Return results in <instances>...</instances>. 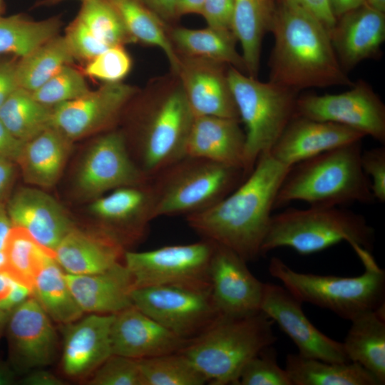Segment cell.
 <instances>
[{
	"label": "cell",
	"mask_w": 385,
	"mask_h": 385,
	"mask_svg": "<svg viewBox=\"0 0 385 385\" xmlns=\"http://www.w3.org/2000/svg\"><path fill=\"white\" fill-rule=\"evenodd\" d=\"M302 304L285 287L265 283L261 312L292 339L299 349L298 354L329 362L349 361L343 343L317 329L306 317Z\"/></svg>",
	"instance_id": "16"
},
{
	"label": "cell",
	"mask_w": 385,
	"mask_h": 385,
	"mask_svg": "<svg viewBox=\"0 0 385 385\" xmlns=\"http://www.w3.org/2000/svg\"><path fill=\"white\" fill-rule=\"evenodd\" d=\"M13 227L6 207L0 205V250L4 249L9 234Z\"/></svg>",
	"instance_id": "57"
},
{
	"label": "cell",
	"mask_w": 385,
	"mask_h": 385,
	"mask_svg": "<svg viewBox=\"0 0 385 385\" xmlns=\"http://www.w3.org/2000/svg\"><path fill=\"white\" fill-rule=\"evenodd\" d=\"M138 360L144 385H202L207 382L180 351Z\"/></svg>",
	"instance_id": "39"
},
{
	"label": "cell",
	"mask_w": 385,
	"mask_h": 385,
	"mask_svg": "<svg viewBox=\"0 0 385 385\" xmlns=\"http://www.w3.org/2000/svg\"><path fill=\"white\" fill-rule=\"evenodd\" d=\"M364 267V272L351 277L297 272L281 259L273 257L268 270L300 302L329 309L351 321L368 311L385 306V271L371 252L351 246Z\"/></svg>",
	"instance_id": "6"
},
{
	"label": "cell",
	"mask_w": 385,
	"mask_h": 385,
	"mask_svg": "<svg viewBox=\"0 0 385 385\" xmlns=\"http://www.w3.org/2000/svg\"><path fill=\"white\" fill-rule=\"evenodd\" d=\"M262 312L242 317L220 316L180 351L213 385L238 384L245 365L277 337Z\"/></svg>",
	"instance_id": "5"
},
{
	"label": "cell",
	"mask_w": 385,
	"mask_h": 385,
	"mask_svg": "<svg viewBox=\"0 0 385 385\" xmlns=\"http://www.w3.org/2000/svg\"><path fill=\"white\" fill-rule=\"evenodd\" d=\"M4 9V0H0V15L3 13Z\"/></svg>",
	"instance_id": "63"
},
{
	"label": "cell",
	"mask_w": 385,
	"mask_h": 385,
	"mask_svg": "<svg viewBox=\"0 0 385 385\" xmlns=\"http://www.w3.org/2000/svg\"><path fill=\"white\" fill-rule=\"evenodd\" d=\"M210 267L211 294L220 316L242 317L261 312L265 283L250 271L247 262L216 243Z\"/></svg>",
	"instance_id": "17"
},
{
	"label": "cell",
	"mask_w": 385,
	"mask_h": 385,
	"mask_svg": "<svg viewBox=\"0 0 385 385\" xmlns=\"http://www.w3.org/2000/svg\"><path fill=\"white\" fill-rule=\"evenodd\" d=\"M63 1H65V0H42L41 1L38 5H41V6H53V5H55L56 4H58ZM81 1H84V0H81Z\"/></svg>",
	"instance_id": "62"
},
{
	"label": "cell",
	"mask_w": 385,
	"mask_h": 385,
	"mask_svg": "<svg viewBox=\"0 0 385 385\" xmlns=\"http://www.w3.org/2000/svg\"><path fill=\"white\" fill-rule=\"evenodd\" d=\"M6 259L4 250H0V272L6 270Z\"/></svg>",
	"instance_id": "61"
},
{
	"label": "cell",
	"mask_w": 385,
	"mask_h": 385,
	"mask_svg": "<svg viewBox=\"0 0 385 385\" xmlns=\"http://www.w3.org/2000/svg\"><path fill=\"white\" fill-rule=\"evenodd\" d=\"M180 57L176 76L194 115L217 116L240 121L226 65L200 58Z\"/></svg>",
	"instance_id": "19"
},
{
	"label": "cell",
	"mask_w": 385,
	"mask_h": 385,
	"mask_svg": "<svg viewBox=\"0 0 385 385\" xmlns=\"http://www.w3.org/2000/svg\"><path fill=\"white\" fill-rule=\"evenodd\" d=\"M68 287L84 313L115 314L133 306L131 275L123 263L91 274L66 273Z\"/></svg>",
	"instance_id": "27"
},
{
	"label": "cell",
	"mask_w": 385,
	"mask_h": 385,
	"mask_svg": "<svg viewBox=\"0 0 385 385\" xmlns=\"http://www.w3.org/2000/svg\"><path fill=\"white\" fill-rule=\"evenodd\" d=\"M32 294L31 287L15 279L6 295L0 299V309L9 313Z\"/></svg>",
	"instance_id": "49"
},
{
	"label": "cell",
	"mask_w": 385,
	"mask_h": 385,
	"mask_svg": "<svg viewBox=\"0 0 385 385\" xmlns=\"http://www.w3.org/2000/svg\"><path fill=\"white\" fill-rule=\"evenodd\" d=\"M240 123L217 116H195L186 140L185 155L244 170L246 138Z\"/></svg>",
	"instance_id": "25"
},
{
	"label": "cell",
	"mask_w": 385,
	"mask_h": 385,
	"mask_svg": "<svg viewBox=\"0 0 385 385\" xmlns=\"http://www.w3.org/2000/svg\"><path fill=\"white\" fill-rule=\"evenodd\" d=\"M65 37L74 58L88 61L111 47L97 38L76 18L68 27Z\"/></svg>",
	"instance_id": "45"
},
{
	"label": "cell",
	"mask_w": 385,
	"mask_h": 385,
	"mask_svg": "<svg viewBox=\"0 0 385 385\" xmlns=\"http://www.w3.org/2000/svg\"><path fill=\"white\" fill-rule=\"evenodd\" d=\"M205 0H177L175 6L176 17L195 14L201 15Z\"/></svg>",
	"instance_id": "54"
},
{
	"label": "cell",
	"mask_w": 385,
	"mask_h": 385,
	"mask_svg": "<svg viewBox=\"0 0 385 385\" xmlns=\"http://www.w3.org/2000/svg\"><path fill=\"white\" fill-rule=\"evenodd\" d=\"M329 2L337 19L346 12L363 4L365 0H329Z\"/></svg>",
	"instance_id": "56"
},
{
	"label": "cell",
	"mask_w": 385,
	"mask_h": 385,
	"mask_svg": "<svg viewBox=\"0 0 385 385\" xmlns=\"http://www.w3.org/2000/svg\"><path fill=\"white\" fill-rule=\"evenodd\" d=\"M338 94L298 97L294 116L347 126L385 143V106L366 82L359 80Z\"/></svg>",
	"instance_id": "12"
},
{
	"label": "cell",
	"mask_w": 385,
	"mask_h": 385,
	"mask_svg": "<svg viewBox=\"0 0 385 385\" xmlns=\"http://www.w3.org/2000/svg\"><path fill=\"white\" fill-rule=\"evenodd\" d=\"M239 385H292L284 369L277 364V351L272 345L262 349L243 367Z\"/></svg>",
	"instance_id": "42"
},
{
	"label": "cell",
	"mask_w": 385,
	"mask_h": 385,
	"mask_svg": "<svg viewBox=\"0 0 385 385\" xmlns=\"http://www.w3.org/2000/svg\"><path fill=\"white\" fill-rule=\"evenodd\" d=\"M233 0H205L201 15L207 26L216 30L232 32Z\"/></svg>",
	"instance_id": "47"
},
{
	"label": "cell",
	"mask_w": 385,
	"mask_h": 385,
	"mask_svg": "<svg viewBox=\"0 0 385 385\" xmlns=\"http://www.w3.org/2000/svg\"><path fill=\"white\" fill-rule=\"evenodd\" d=\"M276 6V0H233L231 29L241 44L249 76H257L262 40L271 31Z\"/></svg>",
	"instance_id": "29"
},
{
	"label": "cell",
	"mask_w": 385,
	"mask_h": 385,
	"mask_svg": "<svg viewBox=\"0 0 385 385\" xmlns=\"http://www.w3.org/2000/svg\"><path fill=\"white\" fill-rule=\"evenodd\" d=\"M329 33L339 63L346 73L379 54L385 39L384 12L364 2L337 19Z\"/></svg>",
	"instance_id": "23"
},
{
	"label": "cell",
	"mask_w": 385,
	"mask_h": 385,
	"mask_svg": "<svg viewBox=\"0 0 385 385\" xmlns=\"http://www.w3.org/2000/svg\"><path fill=\"white\" fill-rule=\"evenodd\" d=\"M115 314H88L63 324L61 368L72 379L91 376L111 354Z\"/></svg>",
	"instance_id": "20"
},
{
	"label": "cell",
	"mask_w": 385,
	"mask_h": 385,
	"mask_svg": "<svg viewBox=\"0 0 385 385\" xmlns=\"http://www.w3.org/2000/svg\"><path fill=\"white\" fill-rule=\"evenodd\" d=\"M14 279L6 270L0 272V299L6 295Z\"/></svg>",
	"instance_id": "59"
},
{
	"label": "cell",
	"mask_w": 385,
	"mask_h": 385,
	"mask_svg": "<svg viewBox=\"0 0 385 385\" xmlns=\"http://www.w3.org/2000/svg\"><path fill=\"white\" fill-rule=\"evenodd\" d=\"M342 241L371 252L374 230L363 215L339 207L289 208L272 215L261 256L283 247L309 255Z\"/></svg>",
	"instance_id": "7"
},
{
	"label": "cell",
	"mask_w": 385,
	"mask_h": 385,
	"mask_svg": "<svg viewBox=\"0 0 385 385\" xmlns=\"http://www.w3.org/2000/svg\"><path fill=\"white\" fill-rule=\"evenodd\" d=\"M137 93L122 82L106 83L95 91L53 107L52 127L71 141L111 126Z\"/></svg>",
	"instance_id": "14"
},
{
	"label": "cell",
	"mask_w": 385,
	"mask_h": 385,
	"mask_svg": "<svg viewBox=\"0 0 385 385\" xmlns=\"http://www.w3.org/2000/svg\"><path fill=\"white\" fill-rule=\"evenodd\" d=\"M169 36L179 56L221 63L247 74L242 56L235 48L237 40L232 32L208 26L202 29L178 27L173 29Z\"/></svg>",
	"instance_id": "32"
},
{
	"label": "cell",
	"mask_w": 385,
	"mask_h": 385,
	"mask_svg": "<svg viewBox=\"0 0 385 385\" xmlns=\"http://www.w3.org/2000/svg\"><path fill=\"white\" fill-rule=\"evenodd\" d=\"M119 14L134 42L160 48L166 56L173 75H177L180 57L175 49L165 21L141 0H109Z\"/></svg>",
	"instance_id": "34"
},
{
	"label": "cell",
	"mask_w": 385,
	"mask_h": 385,
	"mask_svg": "<svg viewBox=\"0 0 385 385\" xmlns=\"http://www.w3.org/2000/svg\"><path fill=\"white\" fill-rule=\"evenodd\" d=\"M156 14L163 21H169L176 18L175 6L177 0H141Z\"/></svg>",
	"instance_id": "53"
},
{
	"label": "cell",
	"mask_w": 385,
	"mask_h": 385,
	"mask_svg": "<svg viewBox=\"0 0 385 385\" xmlns=\"http://www.w3.org/2000/svg\"><path fill=\"white\" fill-rule=\"evenodd\" d=\"M113 354L141 359L180 351L189 342L133 305L115 314L111 327Z\"/></svg>",
	"instance_id": "22"
},
{
	"label": "cell",
	"mask_w": 385,
	"mask_h": 385,
	"mask_svg": "<svg viewBox=\"0 0 385 385\" xmlns=\"http://www.w3.org/2000/svg\"><path fill=\"white\" fill-rule=\"evenodd\" d=\"M61 21L56 17L34 21L17 14L0 15V56L21 58L58 35Z\"/></svg>",
	"instance_id": "36"
},
{
	"label": "cell",
	"mask_w": 385,
	"mask_h": 385,
	"mask_svg": "<svg viewBox=\"0 0 385 385\" xmlns=\"http://www.w3.org/2000/svg\"><path fill=\"white\" fill-rule=\"evenodd\" d=\"M242 168L185 155L150 178L155 218L188 216L222 200L245 179Z\"/></svg>",
	"instance_id": "8"
},
{
	"label": "cell",
	"mask_w": 385,
	"mask_h": 385,
	"mask_svg": "<svg viewBox=\"0 0 385 385\" xmlns=\"http://www.w3.org/2000/svg\"><path fill=\"white\" fill-rule=\"evenodd\" d=\"M71 141L53 127L26 141L16 163L26 183L53 186L63 169Z\"/></svg>",
	"instance_id": "28"
},
{
	"label": "cell",
	"mask_w": 385,
	"mask_h": 385,
	"mask_svg": "<svg viewBox=\"0 0 385 385\" xmlns=\"http://www.w3.org/2000/svg\"><path fill=\"white\" fill-rule=\"evenodd\" d=\"M155 197L150 180L114 189L93 199L90 212L124 247L141 240L155 219Z\"/></svg>",
	"instance_id": "18"
},
{
	"label": "cell",
	"mask_w": 385,
	"mask_h": 385,
	"mask_svg": "<svg viewBox=\"0 0 385 385\" xmlns=\"http://www.w3.org/2000/svg\"><path fill=\"white\" fill-rule=\"evenodd\" d=\"M90 91L83 73L66 65L31 93L41 103L54 107L76 99Z\"/></svg>",
	"instance_id": "41"
},
{
	"label": "cell",
	"mask_w": 385,
	"mask_h": 385,
	"mask_svg": "<svg viewBox=\"0 0 385 385\" xmlns=\"http://www.w3.org/2000/svg\"><path fill=\"white\" fill-rule=\"evenodd\" d=\"M276 3L270 31L274 45L269 63L270 81L298 92L311 87L352 86L324 24L293 1Z\"/></svg>",
	"instance_id": "2"
},
{
	"label": "cell",
	"mask_w": 385,
	"mask_h": 385,
	"mask_svg": "<svg viewBox=\"0 0 385 385\" xmlns=\"http://www.w3.org/2000/svg\"><path fill=\"white\" fill-rule=\"evenodd\" d=\"M16 371L9 364L0 360V385L16 384Z\"/></svg>",
	"instance_id": "58"
},
{
	"label": "cell",
	"mask_w": 385,
	"mask_h": 385,
	"mask_svg": "<svg viewBox=\"0 0 385 385\" xmlns=\"http://www.w3.org/2000/svg\"><path fill=\"white\" fill-rule=\"evenodd\" d=\"M76 19L109 46L134 42L109 0L83 1Z\"/></svg>",
	"instance_id": "40"
},
{
	"label": "cell",
	"mask_w": 385,
	"mask_h": 385,
	"mask_svg": "<svg viewBox=\"0 0 385 385\" xmlns=\"http://www.w3.org/2000/svg\"><path fill=\"white\" fill-rule=\"evenodd\" d=\"M227 78L245 125L244 171L247 176L294 116L298 91L271 81L261 82L232 66L227 69Z\"/></svg>",
	"instance_id": "9"
},
{
	"label": "cell",
	"mask_w": 385,
	"mask_h": 385,
	"mask_svg": "<svg viewBox=\"0 0 385 385\" xmlns=\"http://www.w3.org/2000/svg\"><path fill=\"white\" fill-rule=\"evenodd\" d=\"M133 305L186 339L206 329L220 315L210 287L160 285L133 289Z\"/></svg>",
	"instance_id": "11"
},
{
	"label": "cell",
	"mask_w": 385,
	"mask_h": 385,
	"mask_svg": "<svg viewBox=\"0 0 385 385\" xmlns=\"http://www.w3.org/2000/svg\"><path fill=\"white\" fill-rule=\"evenodd\" d=\"M285 364L292 385H381L356 362H329L289 354Z\"/></svg>",
	"instance_id": "31"
},
{
	"label": "cell",
	"mask_w": 385,
	"mask_h": 385,
	"mask_svg": "<svg viewBox=\"0 0 385 385\" xmlns=\"http://www.w3.org/2000/svg\"><path fill=\"white\" fill-rule=\"evenodd\" d=\"M302 6L316 16L329 31L334 27L336 18L332 12L329 0H291Z\"/></svg>",
	"instance_id": "51"
},
{
	"label": "cell",
	"mask_w": 385,
	"mask_h": 385,
	"mask_svg": "<svg viewBox=\"0 0 385 385\" xmlns=\"http://www.w3.org/2000/svg\"><path fill=\"white\" fill-rule=\"evenodd\" d=\"M361 165L368 177L375 200L385 201V148H374L361 152Z\"/></svg>",
	"instance_id": "46"
},
{
	"label": "cell",
	"mask_w": 385,
	"mask_h": 385,
	"mask_svg": "<svg viewBox=\"0 0 385 385\" xmlns=\"http://www.w3.org/2000/svg\"><path fill=\"white\" fill-rule=\"evenodd\" d=\"M4 252L6 270L16 279L32 288L41 265L53 252L39 245L26 230L13 226L7 237Z\"/></svg>",
	"instance_id": "38"
},
{
	"label": "cell",
	"mask_w": 385,
	"mask_h": 385,
	"mask_svg": "<svg viewBox=\"0 0 385 385\" xmlns=\"http://www.w3.org/2000/svg\"><path fill=\"white\" fill-rule=\"evenodd\" d=\"M13 226L26 230L39 245L53 253L75 225L51 196L36 188H21L6 207Z\"/></svg>",
	"instance_id": "24"
},
{
	"label": "cell",
	"mask_w": 385,
	"mask_h": 385,
	"mask_svg": "<svg viewBox=\"0 0 385 385\" xmlns=\"http://www.w3.org/2000/svg\"><path fill=\"white\" fill-rule=\"evenodd\" d=\"M195 115L178 78L156 82L139 103L129 153L149 178L185 156L186 140Z\"/></svg>",
	"instance_id": "3"
},
{
	"label": "cell",
	"mask_w": 385,
	"mask_h": 385,
	"mask_svg": "<svg viewBox=\"0 0 385 385\" xmlns=\"http://www.w3.org/2000/svg\"><path fill=\"white\" fill-rule=\"evenodd\" d=\"M361 152L360 140L291 166L277 192L274 208L294 201L322 207L374 202L370 181L361 165Z\"/></svg>",
	"instance_id": "4"
},
{
	"label": "cell",
	"mask_w": 385,
	"mask_h": 385,
	"mask_svg": "<svg viewBox=\"0 0 385 385\" xmlns=\"http://www.w3.org/2000/svg\"><path fill=\"white\" fill-rule=\"evenodd\" d=\"M343 346L349 361L356 362L385 384V306L351 321Z\"/></svg>",
	"instance_id": "30"
},
{
	"label": "cell",
	"mask_w": 385,
	"mask_h": 385,
	"mask_svg": "<svg viewBox=\"0 0 385 385\" xmlns=\"http://www.w3.org/2000/svg\"><path fill=\"white\" fill-rule=\"evenodd\" d=\"M290 167L262 153L241 184L212 207L186 216L203 239L226 247L246 262L261 256L274 202Z\"/></svg>",
	"instance_id": "1"
},
{
	"label": "cell",
	"mask_w": 385,
	"mask_h": 385,
	"mask_svg": "<svg viewBox=\"0 0 385 385\" xmlns=\"http://www.w3.org/2000/svg\"><path fill=\"white\" fill-rule=\"evenodd\" d=\"M131 66L130 57L123 46H113L88 61L84 73L106 83L120 82Z\"/></svg>",
	"instance_id": "44"
},
{
	"label": "cell",
	"mask_w": 385,
	"mask_h": 385,
	"mask_svg": "<svg viewBox=\"0 0 385 385\" xmlns=\"http://www.w3.org/2000/svg\"><path fill=\"white\" fill-rule=\"evenodd\" d=\"M92 385H144L138 359L111 354L91 375Z\"/></svg>",
	"instance_id": "43"
},
{
	"label": "cell",
	"mask_w": 385,
	"mask_h": 385,
	"mask_svg": "<svg viewBox=\"0 0 385 385\" xmlns=\"http://www.w3.org/2000/svg\"><path fill=\"white\" fill-rule=\"evenodd\" d=\"M6 328L11 366L17 373L54 361L58 336L52 319L33 294L9 313Z\"/></svg>",
	"instance_id": "15"
},
{
	"label": "cell",
	"mask_w": 385,
	"mask_h": 385,
	"mask_svg": "<svg viewBox=\"0 0 385 385\" xmlns=\"http://www.w3.org/2000/svg\"><path fill=\"white\" fill-rule=\"evenodd\" d=\"M125 252V247L102 229L88 232L74 227L53 255L66 273L91 274L105 272L120 262Z\"/></svg>",
	"instance_id": "26"
},
{
	"label": "cell",
	"mask_w": 385,
	"mask_h": 385,
	"mask_svg": "<svg viewBox=\"0 0 385 385\" xmlns=\"http://www.w3.org/2000/svg\"><path fill=\"white\" fill-rule=\"evenodd\" d=\"M14 56H0V108L19 87L16 78L18 60Z\"/></svg>",
	"instance_id": "48"
},
{
	"label": "cell",
	"mask_w": 385,
	"mask_h": 385,
	"mask_svg": "<svg viewBox=\"0 0 385 385\" xmlns=\"http://www.w3.org/2000/svg\"><path fill=\"white\" fill-rule=\"evenodd\" d=\"M215 247L213 242L203 239L143 252L125 250L123 260L133 289L171 284L210 287Z\"/></svg>",
	"instance_id": "10"
},
{
	"label": "cell",
	"mask_w": 385,
	"mask_h": 385,
	"mask_svg": "<svg viewBox=\"0 0 385 385\" xmlns=\"http://www.w3.org/2000/svg\"><path fill=\"white\" fill-rule=\"evenodd\" d=\"M366 135L340 124L294 116L269 151L283 165L301 161L356 141Z\"/></svg>",
	"instance_id": "21"
},
{
	"label": "cell",
	"mask_w": 385,
	"mask_h": 385,
	"mask_svg": "<svg viewBox=\"0 0 385 385\" xmlns=\"http://www.w3.org/2000/svg\"><path fill=\"white\" fill-rule=\"evenodd\" d=\"M74 58L65 36L57 35L18 60V86L32 93Z\"/></svg>",
	"instance_id": "35"
},
{
	"label": "cell",
	"mask_w": 385,
	"mask_h": 385,
	"mask_svg": "<svg viewBox=\"0 0 385 385\" xmlns=\"http://www.w3.org/2000/svg\"><path fill=\"white\" fill-rule=\"evenodd\" d=\"M17 382L23 385L65 384L63 379L43 368H36L25 373V375Z\"/></svg>",
	"instance_id": "52"
},
{
	"label": "cell",
	"mask_w": 385,
	"mask_h": 385,
	"mask_svg": "<svg viewBox=\"0 0 385 385\" xmlns=\"http://www.w3.org/2000/svg\"><path fill=\"white\" fill-rule=\"evenodd\" d=\"M52 107L18 87L1 106L0 120L11 134L26 142L52 126Z\"/></svg>",
	"instance_id": "37"
},
{
	"label": "cell",
	"mask_w": 385,
	"mask_h": 385,
	"mask_svg": "<svg viewBox=\"0 0 385 385\" xmlns=\"http://www.w3.org/2000/svg\"><path fill=\"white\" fill-rule=\"evenodd\" d=\"M24 143L11 134L0 120V160L16 162Z\"/></svg>",
	"instance_id": "50"
},
{
	"label": "cell",
	"mask_w": 385,
	"mask_h": 385,
	"mask_svg": "<svg viewBox=\"0 0 385 385\" xmlns=\"http://www.w3.org/2000/svg\"><path fill=\"white\" fill-rule=\"evenodd\" d=\"M14 173L13 162L0 160V199L8 190L14 178Z\"/></svg>",
	"instance_id": "55"
},
{
	"label": "cell",
	"mask_w": 385,
	"mask_h": 385,
	"mask_svg": "<svg viewBox=\"0 0 385 385\" xmlns=\"http://www.w3.org/2000/svg\"><path fill=\"white\" fill-rule=\"evenodd\" d=\"M149 180L131 158L122 130H113L90 146L75 183L81 196L95 199L114 189Z\"/></svg>",
	"instance_id": "13"
},
{
	"label": "cell",
	"mask_w": 385,
	"mask_h": 385,
	"mask_svg": "<svg viewBox=\"0 0 385 385\" xmlns=\"http://www.w3.org/2000/svg\"><path fill=\"white\" fill-rule=\"evenodd\" d=\"M32 291L52 321L63 325L77 320L84 314L68 287L66 272L54 255L48 256L39 267L33 281Z\"/></svg>",
	"instance_id": "33"
},
{
	"label": "cell",
	"mask_w": 385,
	"mask_h": 385,
	"mask_svg": "<svg viewBox=\"0 0 385 385\" xmlns=\"http://www.w3.org/2000/svg\"><path fill=\"white\" fill-rule=\"evenodd\" d=\"M8 316L9 313L0 309V335L4 328L6 327Z\"/></svg>",
	"instance_id": "60"
}]
</instances>
